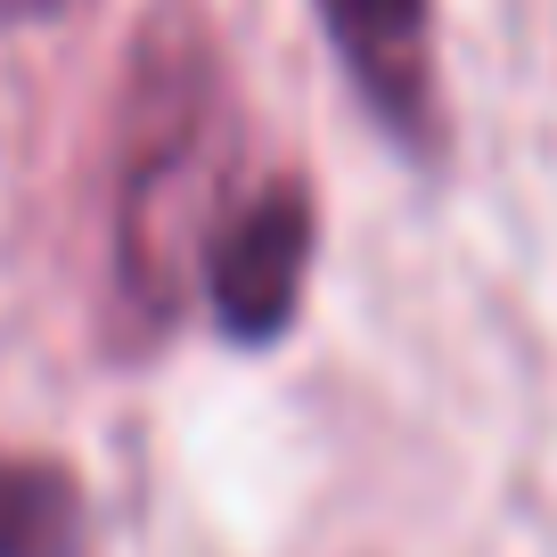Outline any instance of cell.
<instances>
[{"mask_svg": "<svg viewBox=\"0 0 557 557\" xmlns=\"http://www.w3.org/2000/svg\"><path fill=\"white\" fill-rule=\"evenodd\" d=\"M246 123L222 34L197 0H157L132 25L107 139V287L123 352H157L181 329L213 230L238 206Z\"/></svg>", "mask_w": 557, "mask_h": 557, "instance_id": "cell-1", "label": "cell"}, {"mask_svg": "<svg viewBox=\"0 0 557 557\" xmlns=\"http://www.w3.org/2000/svg\"><path fill=\"white\" fill-rule=\"evenodd\" d=\"M312 255H320V206L296 173L262 181L255 197L230 206V222L213 230L206 271H197V296L206 320L230 336L238 352H262L296 329L304 287H312Z\"/></svg>", "mask_w": 557, "mask_h": 557, "instance_id": "cell-2", "label": "cell"}, {"mask_svg": "<svg viewBox=\"0 0 557 557\" xmlns=\"http://www.w3.org/2000/svg\"><path fill=\"white\" fill-rule=\"evenodd\" d=\"M312 9L369 123L401 157L443 164L451 107H443V58H435V0H312Z\"/></svg>", "mask_w": 557, "mask_h": 557, "instance_id": "cell-3", "label": "cell"}, {"mask_svg": "<svg viewBox=\"0 0 557 557\" xmlns=\"http://www.w3.org/2000/svg\"><path fill=\"white\" fill-rule=\"evenodd\" d=\"M0 557H90V500L74 468L0 451Z\"/></svg>", "mask_w": 557, "mask_h": 557, "instance_id": "cell-4", "label": "cell"}, {"mask_svg": "<svg viewBox=\"0 0 557 557\" xmlns=\"http://www.w3.org/2000/svg\"><path fill=\"white\" fill-rule=\"evenodd\" d=\"M58 9H74V0H0V25H41Z\"/></svg>", "mask_w": 557, "mask_h": 557, "instance_id": "cell-5", "label": "cell"}]
</instances>
